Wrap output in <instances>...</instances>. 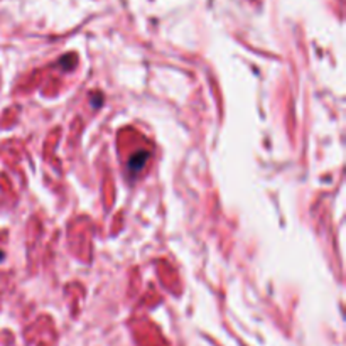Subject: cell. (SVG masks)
I'll use <instances>...</instances> for the list:
<instances>
[{
	"label": "cell",
	"mask_w": 346,
	"mask_h": 346,
	"mask_svg": "<svg viewBox=\"0 0 346 346\" xmlns=\"http://www.w3.org/2000/svg\"><path fill=\"white\" fill-rule=\"evenodd\" d=\"M2 260H4V252L0 250V262H2Z\"/></svg>",
	"instance_id": "cell-2"
},
{
	"label": "cell",
	"mask_w": 346,
	"mask_h": 346,
	"mask_svg": "<svg viewBox=\"0 0 346 346\" xmlns=\"http://www.w3.org/2000/svg\"><path fill=\"white\" fill-rule=\"evenodd\" d=\"M147 159H149V152H137L135 155H132L129 160V169L132 172H139V170L144 167Z\"/></svg>",
	"instance_id": "cell-1"
}]
</instances>
